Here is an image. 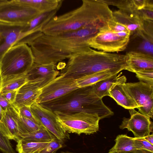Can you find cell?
I'll return each instance as SVG.
<instances>
[{
  "instance_id": "cell-1",
  "label": "cell",
  "mask_w": 153,
  "mask_h": 153,
  "mask_svg": "<svg viewBox=\"0 0 153 153\" xmlns=\"http://www.w3.org/2000/svg\"><path fill=\"white\" fill-rule=\"evenodd\" d=\"M100 31L87 27L53 36L42 33L28 45L33 56L34 63L56 65L85 51L91 48L87 43L88 39Z\"/></svg>"
},
{
  "instance_id": "cell-2",
  "label": "cell",
  "mask_w": 153,
  "mask_h": 153,
  "mask_svg": "<svg viewBox=\"0 0 153 153\" xmlns=\"http://www.w3.org/2000/svg\"><path fill=\"white\" fill-rule=\"evenodd\" d=\"M79 7L53 17L42 30L43 34L53 36L87 27L100 30L108 28L113 11L102 0H83Z\"/></svg>"
},
{
  "instance_id": "cell-3",
  "label": "cell",
  "mask_w": 153,
  "mask_h": 153,
  "mask_svg": "<svg viewBox=\"0 0 153 153\" xmlns=\"http://www.w3.org/2000/svg\"><path fill=\"white\" fill-rule=\"evenodd\" d=\"M125 55L107 53L91 48L68 59L59 75L75 79L82 76L106 70L126 69Z\"/></svg>"
},
{
  "instance_id": "cell-4",
  "label": "cell",
  "mask_w": 153,
  "mask_h": 153,
  "mask_svg": "<svg viewBox=\"0 0 153 153\" xmlns=\"http://www.w3.org/2000/svg\"><path fill=\"white\" fill-rule=\"evenodd\" d=\"M102 99L94 94L92 85L78 88L56 99L39 104L53 112H85L97 114L101 119L114 114Z\"/></svg>"
},
{
  "instance_id": "cell-5",
  "label": "cell",
  "mask_w": 153,
  "mask_h": 153,
  "mask_svg": "<svg viewBox=\"0 0 153 153\" xmlns=\"http://www.w3.org/2000/svg\"><path fill=\"white\" fill-rule=\"evenodd\" d=\"M33 63V53L27 44L13 46L4 54L0 61V83L25 75Z\"/></svg>"
},
{
  "instance_id": "cell-6",
  "label": "cell",
  "mask_w": 153,
  "mask_h": 153,
  "mask_svg": "<svg viewBox=\"0 0 153 153\" xmlns=\"http://www.w3.org/2000/svg\"><path fill=\"white\" fill-rule=\"evenodd\" d=\"M53 112L61 127L68 133L90 134L99 130L100 119L97 114L82 112L73 114Z\"/></svg>"
},
{
  "instance_id": "cell-7",
  "label": "cell",
  "mask_w": 153,
  "mask_h": 153,
  "mask_svg": "<svg viewBox=\"0 0 153 153\" xmlns=\"http://www.w3.org/2000/svg\"><path fill=\"white\" fill-rule=\"evenodd\" d=\"M41 13L21 0H0V22L25 25Z\"/></svg>"
},
{
  "instance_id": "cell-8",
  "label": "cell",
  "mask_w": 153,
  "mask_h": 153,
  "mask_svg": "<svg viewBox=\"0 0 153 153\" xmlns=\"http://www.w3.org/2000/svg\"><path fill=\"white\" fill-rule=\"evenodd\" d=\"M130 33L116 32L108 28L103 29L88 39L91 48L107 53L118 52L125 50L129 41Z\"/></svg>"
},
{
  "instance_id": "cell-9",
  "label": "cell",
  "mask_w": 153,
  "mask_h": 153,
  "mask_svg": "<svg viewBox=\"0 0 153 153\" xmlns=\"http://www.w3.org/2000/svg\"><path fill=\"white\" fill-rule=\"evenodd\" d=\"M122 86L137 105L140 113L153 119V86L140 81L125 83Z\"/></svg>"
},
{
  "instance_id": "cell-10",
  "label": "cell",
  "mask_w": 153,
  "mask_h": 153,
  "mask_svg": "<svg viewBox=\"0 0 153 153\" xmlns=\"http://www.w3.org/2000/svg\"><path fill=\"white\" fill-rule=\"evenodd\" d=\"M113 18L125 25L130 35L135 33L146 39H153V23L144 21L139 11H128L119 10L113 12Z\"/></svg>"
},
{
  "instance_id": "cell-11",
  "label": "cell",
  "mask_w": 153,
  "mask_h": 153,
  "mask_svg": "<svg viewBox=\"0 0 153 153\" xmlns=\"http://www.w3.org/2000/svg\"><path fill=\"white\" fill-rule=\"evenodd\" d=\"M59 75L41 89V93L36 103L41 104L50 101L79 88L76 79Z\"/></svg>"
},
{
  "instance_id": "cell-12",
  "label": "cell",
  "mask_w": 153,
  "mask_h": 153,
  "mask_svg": "<svg viewBox=\"0 0 153 153\" xmlns=\"http://www.w3.org/2000/svg\"><path fill=\"white\" fill-rule=\"evenodd\" d=\"M32 112L38 123L42 125L63 143L70 138L68 133L61 127L53 111L35 103L30 107Z\"/></svg>"
},
{
  "instance_id": "cell-13",
  "label": "cell",
  "mask_w": 153,
  "mask_h": 153,
  "mask_svg": "<svg viewBox=\"0 0 153 153\" xmlns=\"http://www.w3.org/2000/svg\"><path fill=\"white\" fill-rule=\"evenodd\" d=\"M130 115L129 118L125 117L119 128H127L133 133L134 138H143L153 131V123L150 118L137 111L134 109H129Z\"/></svg>"
},
{
  "instance_id": "cell-14",
  "label": "cell",
  "mask_w": 153,
  "mask_h": 153,
  "mask_svg": "<svg viewBox=\"0 0 153 153\" xmlns=\"http://www.w3.org/2000/svg\"><path fill=\"white\" fill-rule=\"evenodd\" d=\"M57 68L56 65L53 64H39L33 63L25 75L28 81L40 82L42 88L59 75V72Z\"/></svg>"
},
{
  "instance_id": "cell-15",
  "label": "cell",
  "mask_w": 153,
  "mask_h": 153,
  "mask_svg": "<svg viewBox=\"0 0 153 153\" xmlns=\"http://www.w3.org/2000/svg\"><path fill=\"white\" fill-rule=\"evenodd\" d=\"M41 92L40 82L28 81L17 91L12 105L18 109L24 106H30L36 102Z\"/></svg>"
},
{
  "instance_id": "cell-16",
  "label": "cell",
  "mask_w": 153,
  "mask_h": 153,
  "mask_svg": "<svg viewBox=\"0 0 153 153\" xmlns=\"http://www.w3.org/2000/svg\"><path fill=\"white\" fill-rule=\"evenodd\" d=\"M19 114V109L12 105L4 111L0 121V130L3 135L16 142L19 138L17 124Z\"/></svg>"
},
{
  "instance_id": "cell-17",
  "label": "cell",
  "mask_w": 153,
  "mask_h": 153,
  "mask_svg": "<svg viewBox=\"0 0 153 153\" xmlns=\"http://www.w3.org/2000/svg\"><path fill=\"white\" fill-rule=\"evenodd\" d=\"M25 26L0 22V61L4 54L18 40Z\"/></svg>"
},
{
  "instance_id": "cell-18",
  "label": "cell",
  "mask_w": 153,
  "mask_h": 153,
  "mask_svg": "<svg viewBox=\"0 0 153 153\" xmlns=\"http://www.w3.org/2000/svg\"><path fill=\"white\" fill-rule=\"evenodd\" d=\"M126 70L135 73L144 70H153V57L150 54L131 51L125 54Z\"/></svg>"
},
{
  "instance_id": "cell-19",
  "label": "cell",
  "mask_w": 153,
  "mask_h": 153,
  "mask_svg": "<svg viewBox=\"0 0 153 153\" xmlns=\"http://www.w3.org/2000/svg\"><path fill=\"white\" fill-rule=\"evenodd\" d=\"M58 10H55L40 13L25 26L18 40L25 36L36 38L41 35L42 33V30L43 27L56 16Z\"/></svg>"
},
{
  "instance_id": "cell-20",
  "label": "cell",
  "mask_w": 153,
  "mask_h": 153,
  "mask_svg": "<svg viewBox=\"0 0 153 153\" xmlns=\"http://www.w3.org/2000/svg\"><path fill=\"white\" fill-rule=\"evenodd\" d=\"M121 74H116L106 79L100 81L92 85L94 94L99 97L102 99L105 96H110L109 91L114 85L126 83V78L124 76H120Z\"/></svg>"
},
{
  "instance_id": "cell-21",
  "label": "cell",
  "mask_w": 153,
  "mask_h": 153,
  "mask_svg": "<svg viewBox=\"0 0 153 153\" xmlns=\"http://www.w3.org/2000/svg\"><path fill=\"white\" fill-rule=\"evenodd\" d=\"M124 83H125L114 85L109 91V97L114 99L119 105L125 109L137 108L138 106L135 101L123 89L122 84Z\"/></svg>"
},
{
  "instance_id": "cell-22",
  "label": "cell",
  "mask_w": 153,
  "mask_h": 153,
  "mask_svg": "<svg viewBox=\"0 0 153 153\" xmlns=\"http://www.w3.org/2000/svg\"><path fill=\"white\" fill-rule=\"evenodd\" d=\"M28 6L40 13L59 10L63 0H21Z\"/></svg>"
},
{
  "instance_id": "cell-23",
  "label": "cell",
  "mask_w": 153,
  "mask_h": 153,
  "mask_svg": "<svg viewBox=\"0 0 153 153\" xmlns=\"http://www.w3.org/2000/svg\"><path fill=\"white\" fill-rule=\"evenodd\" d=\"M120 72L118 71L106 70L82 76L76 79L79 88L91 86L101 80L107 79Z\"/></svg>"
},
{
  "instance_id": "cell-24",
  "label": "cell",
  "mask_w": 153,
  "mask_h": 153,
  "mask_svg": "<svg viewBox=\"0 0 153 153\" xmlns=\"http://www.w3.org/2000/svg\"><path fill=\"white\" fill-rule=\"evenodd\" d=\"M56 137L46 128L41 125L37 131L25 134H21L19 138L27 141L42 143L50 142Z\"/></svg>"
},
{
  "instance_id": "cell-25",
  "label": "cell",
  "mask_w": 153,
  "mask_h": 153,
  "mask_svg": "<svg viewBox=\"0 0 153 153\" xmlns=\"http://www.w3.org/2000/svg\"><path fill=\"white\" fill-rule=\"evenodd\" d=\"M133 138L126 134L118 135L115 140V145L109 150L108 153L130 152L137 149L134 145Z\"/></svg>"
},
{
  "instance_id": "cell-26",
  "label": "cell",
  "mask_w": 153,
  "mask_h": 153,
  "mask_svg": "<svg viewBox=\"0 0 153 153\" xmlns=\"http://www.w3.org/2000/svg\"><path fill=\"white\" fill-rule=\"evenodd\" d=\"M16 142V150L18 153H38L50 142H30L20 138Z\"/></svg>"
},
{
  "instance_id": "cell-27",
  "label": "cell",
  "mask_w": 153,
  "mask_h": 153,
  "mask_svg": "<svg viewBox=\"0 0 153 153\" xmlns=\"http://www.w3.org/2000/svg\"><path fill=\"white\" fill-rule=\"evenodd\" d=\"M17 124L19 136L37 131L40 129L41 125L19 114L17 119Z\"/></svg>"
},
{
  "instance_id": "cell-28",
  "label": "cell",
  "mask_w": 153,
  "mask_h": 153,
  "mask_svg": "<svg viewBox=\"0 0 153 153\" xmlns=\"http://www.w3.org/2000/svg\"><path fill=\"white\" fill-rule=\"evenodd\" d=\"M28 82L25 75L10 81L0 83V93L18 91Z\"/></svg>"
},
{
  "instance_id": "cell-29",
  "label": "cell",
  "mask_w": 153,
  "mask_h": 153,
  "mask_svg": "<svg viewBox=\"0 0 153 153\" xmlns=\"http://www.w3.org/2000/svg\"><path fill=\"white\" fill-rule=\"evenodd\" d=\"M140 81L153 86V70H144L135 73Z\"/></svg>"
},
{
  "instance_id": "cell-30",
  "label": "cell",
  "mask_w": 153,
  "mask_h": 153,
  "mask_svg": "<svg viewBox=\"0 0 153 153\" xmlns=\"http://www.w3.org/2000/svg\"><path fill=\"white\" fill-rule=\"evenodd\" d=\"M56 137L53 139L48 144L38 153H56L62 146V144Z\"/></svg>"
},
{
  "instance_id": "cell-31",
  "label": "cell",
  "mask_w": 153,
  "mask_h": 153,
  "mask_svg": "<svg viewBox=\"0 0 153 153\" xmlns=\"http://www.w3.org/2000/svg\"><path fill=\"white\" fill-rule=\"evenodd\" d=\"M0 151L2 153H16L10 140L3 135L0 130Z\"/></svg>"
},
{
  "instance_id": "cell-32",
  "label": "cell",
  "mask_w": 153,
  "mask_h": 153,
  "mask_svg": "<svg viewBox=\"0 0 153 153\" xmlns=\"http://www.w3.org/2000/svg\"><path fill=\"white\" fill-rule=\"evenodd\" d=\"M134 146L137 149H143L153 152V145L152 144L144 138H133Z\"/></svg>"
},
{
  "instance_id": "cell-33",
  "label": "cell",
  "mask_w": 153,
  "mask_h": 153,
  "mask_svg": "<svg viewBox=\"0 0 153 153\" xmlns=\"http://www.w3.org/2000/svg\"><path fill=\"white\" fill-rule=\"evenodd\" d=\"M108 27L110 30L116 32L122 31L130 32L125 25L115 21L113 18L109 22Z\"/></svg>"
},
{
  "instance_id": "cell-34",
  "label": "cell",
  "mask_w": 153,
  "mask_h": 153,
  "mask_svg": "<svg viewBox=\"0 0 153 153\" xmlns=\"http://www.w3.org/2000/svg\"><path fill=\"white\" fill-rule=\"evenodd\" d=\"M30 107L24 106L19 108V115L23 117L30 119L39 125L33 115L31 111Z\"/></svg>"
},
{
  "instance_id": "cell-35",
  "label": "cell",
  "mask_w": 153,
  "mask_h": 153,
  "mask_svg": "<svg viewBox=\"0 0 153 153\" xmlns=\"http://www.w3.org/2000/svg\"><path fill=\"white\" fill-rule=\"evenodd\" d=\"M17 91H13L1 93L2 96L12 105L15 102Z\"/></svg>"
},
{
  "instance_id": "cell-36",
  "label": "cell",
  "mask_w": 153,
  "mask_h": 153,
  "mask_svg": "<svg viewBox=\"0 0 153 153\" xmlns=\"http://www.w3.org/2000/svg\"><path fill=\"white\" fill-rule=\"evenodd\" d=\"M11 105L0 93V105L3 111H5Z\"/></svg>"
},
{
  "instance_id": "cell-37",
  "label": "cell",
  "mask_w": 153,
  "mask_h": 153,
  "mask_svg": "<svg viewBox=\"0 0 153 153\" xmlns=\"http://www.w3.org/2000/svg\"><path fill=\"white\" fill-rule=\"evenodd\" d=\"M143 48L145 51L147 52L153 54V45L152 43L149 41H146L144 45Z\"/></svg>"
},
{
  "instance_id": "cell-38",
  "label": "cell",
  "mask_w": 153,
  "mask_h": 153,
  "mask_svg": "<svg viewBox=\"0 0 153 153\" xmlns=\"http://www.w3.org/2000/svg\"><path fill=\"white\" fill-rule=\"evenodd\" d=\"M120 153H153V152L145 150L137 149L131 152H122Z\"/></svg>"
},
{
  "instance_id": "cell-39",
  "label": "cell",
  "mask_w": 153,
  "mask_h": 153,
  "mask_svg": "<svg viewBox=\"0 0 153 153\" xmlns=\"http://www.w3.org/2000/svg\"><path fill=\"white\" fill-rule=\"evenodd\" d=\"M146 140L152 145H153V134H149L143 137Z\"/></svg>"
},
{
  "instance_id": "cell-40",
  "label": "cell",
  "mask_w": 153,
  "mask_h": 153,
  "mask_svg": "<svg viewBox=\"0 0 153 153\" xmlns=\"http://www.w3.org/2000/svg\"><path fill=\"white\" fill-rule=\"evenodd\" d=\"M3 112L4 111L0 105V121L2 117Z\"/></svg>"
},
{
  "instance_id": "cell-41",
  "label": "cell",
  "mask_w": 153,
  "mask_h": 153,
  "mask_svg": "<svg viewBox=\"0 0 153 153\" xmlns=\"http://www.w3.org/2000/svg\"><path fill=\"white\" fill-rule=\"evenodd\" d=\"M60 153H76L75 152H71L68 151H62L60 152Z\"/></svg>"
}]
</instances>
